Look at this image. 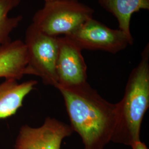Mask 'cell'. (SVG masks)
<instances>
[{
  "label": "cell",
  "instance_id": "cell-8",
  "mask_svg": "<svg viewBox=\"0 0 149 149\" xmlns=\"http://www.w3.org/2000/svg\"><path fill=\"white\" fill-rule=\"evenodd\" d=\"M28 65L24 43L17 39L0 48V78L20 80L26 75Z\"/></svg>",
  "mask_w": 149,
  "mask_h": 149
},
{
  "label": "cell",
  "instance_id": "cell-13",
  "mask_svg": "<svg viewBox=\"0 0 149 149\" xmlns=\"http://www.w3.org/2000/svg\"><path fill=\"white\" fill-rule=\"evenodd\" d=\"M45 2H49V1H54V0H44Z\"/></svg>",
  "mask_w": 149,
  "mask_h": 149
},
{
  "label": "cell",
  "instance_id": "cell-12",
  "mask_svg": "<svg viewBox=\"0 0 149 149\" xmlns=\"http://www.w3.org/2000/svg\"><path fill=\"white\" fill-rule=\"evenodd\" d=\"M130 147L132 149H149L145 144L140 140L134 143Z\"/></svg>",
  "mask_w": 149,
  "mask_h": 149
},
{
  "label": "cell",
  "instance_id": "cell-5",
  "mask_svg": "<svg viewBox=\"0 0 149 149\" xmlns=\"http://www.w3.org/2000/svg\"><path fill=\"white\" fill-rule=\"evenodd\" d=\"M66 37L82 50H101L112 54L125 49L133 43L132 35L113 29L91 18Z\"/></svg>",
  "mask_w": 149,
  "mask_h": 149
},
{
  "label": "cell",
  "instance_id": "cell-1",
  "mask_svg": "<svg viewBox=\"0 0 149 149\" xmlns=\"http://www.w3.org/2000/svg\"><path fill=\"white\" fill-rule=\"evenodd\" d=\"M74 132L85 149H104L111 141L116 124V103L104 99L87 82L72 87H58Z\"/></svg>",
  "mask_w": 149,
  "mask_h": 149
},
{
  "label": "cell",
  "instance_id": "cell-11",
  "mask_svg": "<svg viewBox=\"0 0 149 149\" xmlns=\"http://www.w3.org/2000/svg\"><path fill=\"white\" fill-rule=\"evenodd\" d=\"M21 0H0V48L11 42L10 36L23 19L22 16L10 17Z\"/></svg>",
  "mask_w": 149,
  "mask_h": 149
},
{
  "label": "cell",
  "instance_id": "cell-7",
  "mask_svg": "<svg viewBox=\"0 0 149 149\" xmlns=\"http://www.w3.org/2000/svg\"><path fill=\"white\" fill-rule=\"evenodd\" d=\"M59 50L56 64L58 86L72 87L87 82V65L82 50L69 38L58 37Z\"/></svg>",
  "mask_w": 149,
  "mask_h": 149
},
{
  "label": "cell",
  "instance_id": "cell-4",
  "mask_svg": "<svg viewBox=\"0 0 149 149\" xmlns=\"http://www.w3.org/2000/svg\"><path fill=\"white\" fill-rule=\"evenodd\" d=\"M24 43L28 56L26 74L38 76L45 85L56 88L58 84L56 70L58 37L41 32L32 23L27 28Z\"/></svg>",
  "mask_w": 149,
  "mask_h": 149
},
{
  "label": "cell",
  "instance_id": "cell-3",
  "mask_svg": "<svg viewBox=\"0 0 149 149\" xmlns=\"http://www.w3.org/2000/svg\"><path fill=\"white\" fill-rule=\"evenodd\" d=\"M93 13L92 8L79 0H54L45 2L34 14L32 24L49 36H67L93 18Z\"/></svg>",
  "mask_w": 149,
  "mask_h": 149
},
{
  "label": "cell",
  "instance_id": "cell-9",
  "mask_svg": "<svg viewBox=\"0 0 149 149\" xmlns=\"http://www.w3.org/2000/svg\"><path fill=\"white\" fill-rule=\"evenodd\" d=\"M38 82L31 80L18 83L7 79L0 84V120L15 115L23 106L25 97L35 88Z\"/></svg>",
  "mask_w": 149,
  "mask_h": 149
},
{
  "label": "cell",
  "instance_id": "cell-2",
  "mask_svg": "<svg viewBox=\"0 0 149 149\" xmlns=\"http://www.w3.org/2000/svg\"><path fill=\"white\" fill-rule=\"evenodd\" d=\"M149 107V44L129 76L122 99L116 103V124L111 141L131 146L140 141L144 115Z\"/></svg>",
  "mask_w": 149,
  "mask_h": 149
},
{
  "label": "cell",
  "instance_id": "cell-6",
  "mask_svg": "<svg viewBox=\"0 0 149 149\" xmlns=\"http://www.w3.org/2000/svg\"><path fill=\"white\" fill-rule=\"evenodd\" d=\"M73 132L69 125L48 117L39 127L23 125L18 132L13 149H61L63 140Z\"/></svg>",
  "mask_w": 149,
  "mask_h": 149
},
{
  "label": "cell",
  "instance_id": "cell-10",
  "mask_svg": "<svg viewBox=\"0 0 149 149\" xmlns=\"http://www.w3.org/2000/svg\"><path fill=\"white\" fill-rule=\"evenodd\" d=\"M98 3L116 17L119 29L129 35H132L130 25L133 14L149 9V0H98Z\"/></svg>",
  "mask_w": 149,
  "mask_h": 149
}]
</instances>
